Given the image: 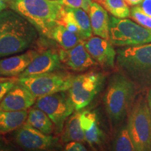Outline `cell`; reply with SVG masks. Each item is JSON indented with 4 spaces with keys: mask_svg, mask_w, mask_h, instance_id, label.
<instances>
[{
    "mask_svg": "<svg viewBox=\"0 0 151 151\" xmlns=\"http://www.w3.org/2000/svg\"><path fill=\"white\" fill-rule=\"evenodd\" d=\"M113 150L116 151L136 150L127 126H124L118 131L113 142Z\"/></svg>",
    "mask_w": 151,
    "mask_h": 151,
    "instance_id": "603a6c76",
    "label": "cell"
},
{
    "mask_svg": "<svg viewBox=\"0 0 151 151\" xmlns=\"http://www.w3.org/2000/svg\"><path fill=\"white\" fill-rule=\"evenodd\" d=\"M18 77L0 76V103L9 90L18 83Z\"/></svg>",
    "mask_w": 151,
    "mask_h": 151,
    "instance_id": "4316f807",
    "label": "cell"
},
{
    "mask_svg": "<svg viewBox=\"0 0 151 151\" xmlns=\"http://www.w3.org/2000/svg\"><path fill=\"white\" fill-rule=\"evenodd\" d=\"M135 150H151V115L147 98L137 99L129 113L127 125Z\"/></svg>",
    "mask_w": 151,
    "mask_h": 151,
    "instance_id": "8992f818",
    "label": "cell"
},
{
    "mask_svg": "<svg viewBox=\"0 0 151 151\" xmlns=\"http://www.w3.org/2000/svg\"><path fill=\"white\" fill-rule=\"evenodd\" d=\"M97 121H98L97 114L93 111L88 110L81 111L80 122L83 132L90 129Z\"/></svg>",
    "mask_w": 151,
    "mask_h": 151,
    "instance_id": "484cf974",
    "label": "cell"
},
{
    "mask_svg": "<svg viewBox=\"0 0 151 151\" xmlns=\"http://www.w3.org/2000/svg\"><path fill=\"white\" fill-rule=\"evenodd\" d=\"M85 141L90 145H99L104 139V133L99 127L98 121L94 123L90 129L84 131Z\"/></svg>",
    "mask_w": 151,
    "mask_h": 151,
    "instance_id": "cb8c5ba5",
    "label": "cell"
},
{
    "mask_svg": "<svg viewBox=\"0 0 151 151\" xmlns=\"http://www.w3.org/2000/svg\"><path fill=\"white\" fill-rule=\"evenodd\" d=\"M15 141L19 146L27 150H48L58 144V139L46 134L26 122L16 129Z\"/></svg>",
    "mask_w": 151,
    "mask_h": 151,
    "instance_id": "30bf717a",
    "label": "cell"
},
{
    "mask_svg": "<svg viewBox=\"0 0 151 151\" xmlns=\"http://www.w3.org/2000/svg\"><path fill=\"white\" fill-rule=\"evenodd\" d=\"M1 140V136H0V141Z\"/></svg>",
    "mask_w": 151,
    "mask_h": 151,
    "instance_id": "e575fe53",
    "label": "cell"
},
{
    "mask_svg": "<svg viewBox=\"0 0 151 151\" xmlns=\"http://www.w3.org/2000/svg\"><path fill=\"white\" fill-rule=\"evenodd\" d=\"M2 1H6H6H7V0H2Z\"/></svg>",
    "mask_w": 151,
    "mask_h": 151,
    "instance_id": "836d02e7",
    "label": "cell"
},
{
    "mask_svg": "<svg viewBox=\"0 0 151 151\" xmlns=\"http://www.w3.org/2000/svg\"><path fill=\"white\" fill-rule=\"evenodd\" d=\"M113 16L118 18L130 17L129 6L124 0H97Z\"/></svg>",
    "mask_w": 151,
    "mask_h": 151,
    "instance_id": "7402d4cb",
    "label": "cell"
},
{
    "mask_svg": "<svg viewBox=\"0 0 151 151\" xmlns=\"http://www.w3.org/2000/svg\"><path fill=\"white\" fill-rule=\"evenodd\" d=\"M62 67L59 52L54 49H48L39 53L18 78L59 70Z\"/></svg>",
    "mask_w": 151,
    "mask_h": 151,
    "instance_id": "5bb4252c",
    "label": "cell"
},
{
    "mask_svg": "<svg viewBox=\"0 0 151 151\" xmlns=\"http://www.w3.org/2000/svg\"><path fill=\"white\" fill-rule=\"evenodd\" d=\"M6 3L48 38L65 8L61 0H7Z\"/></svg>",
    "mask_w": 151,
    "mask_h": 151,
    "instance_id": "7a4b0ae2",
    "label": "cell"
},
{
    "mask_svg": "<svg viewBox=\"0 0 151 151\" xmlns=\"http://www.w3.org/2000/svg\"><path fill=\"white\" fill-rule=\"evenodd\" d=\"M81 111H76L67 119L64 124L61 136L62 141L68 143L70 141H85V134L81 125Z\"/></svg>",
    "mask_w": 151,
    "mask_h": 151,
    "instance_id": "e0dca14e",
    "label": "cell"
},
{
    "mask_svg": "<svg viewBox=\"0 0 151 151\" xmlns=\"http://www.w3.org/2000/svg\"><path fill=\"white\" fill-rule=\"evenodd\" d=\"M48 38L55 41L62 49L69 50L78 45L83 39L78 35L69 31L61 24H56Z\"/></svg>",
    "mask_w": 151,
    "mask_h": 151,
    "instance_id": "d6986e66",
    "label": "cell"
},
{
    "mask_svg": "<svg viewBox=\"0 0 151 151\" xmlns=\"http://www.w3.org/2000/svg\"><path fill=\"white\" fill-rule=\"evenodd\" d=\"M126 1V3L128 5L132 6H134L139 5V4H141L143 1V0H124Z\"/></svg>",
    "mask_w": 151,
    "mask_h": 151,
    "instance_id": "4dcf8cb0",
    "label": "cell"
},
{
    "mask_svg": "<svg viewBox=\"0 0 151 151\" xmlns=\"http://www.w3.org/2000/svg\"><path fill=\"white\" fill-rule=\"evenodd\" d=\"M28 111H0V134L15 131L26 122Z\"/></svg>",
    "mask_w": 151,
    "mask_h": 151,
    "instance_id": "ac0fdd59",
    "label": "cell"
},
{
    "mask_svg": "<svg viewBox=\"0 0 151 151\" xmlns=\"http://www.w3.org/2000/svg\"><path fill=\"white\" fill-rule=\"evenodd\" d=\"M92 34L109 40L110 17L107 11L98 2H92L89 11Z\"/></svg>",
    "mask_w": 151,
    "mask_h": 151,
    "instance_id": "2e32d148",
    "label": "cell"
},
{
    "mask_svg": "<svg viewBox=\"0 0 151 151\" xmlns=\"http://www.w3.org/2000/svg\"><path fill=\"white\" fill-rule=\"evenodd\" d=\"M26 123L46 134L50 135L55 129V125L50 118L41 109L34 107L28 111Z\"/></svg>",
    "mask_w": 151,
    "mask_h": 151,
    "instance_id": "ffe728a7",
    "label": "cell"
},
{
    "mask_svg": "<svg viewBox=\"0 0 151 151\" xmlns=\"http://www.w3.org/2000/svg\"><path fill=\"white\" fill-rule=\"evenodd\" d=\"M103 75L89 71L73 76L68 94L75 111H81L91 103L101 89Z\"/></svg>",
    "mask_w": 151,
    "mask_h": 151,
    "instance_id": "ba28073f",
    "label": "cell"
},
{
    "mask_svg": "<svg viewBox=\"0 0 151 151\" xmlns=\"http://www.w3.org/2000/svg\"><path fill=\"white\" fill-rule=\"evenodd\" d=\"M137 6L145 14L151 16V0H143Z\"/></svg>",
    "mask_w": 151,
    "mask_h": 151,
    "instance_id": "f546056e",
    "label": "cell"
},
{
    "mask_svg": "<svg viewBox=\"0 0 151 151\" xmlns=\"http://www.w3.org/2000/svg\"><path fill=\"white\" fill-rule=\"evenodd\" d=\"M136 92L134 83L122 73H116L109 79L103 100L108 116L114 124L127 116Z\"/></svg>",
    "mask_w": 151,
    "mask_h": 151,
    "instance_id": "3957f363",
    "label": "cell"
},
{
    "mask_svg": "<svg viewBox=\"0 0 151 151\" xmlns=\"http://www.w3.org/2000/svg\"><path fill=\"white\" fill-rule=\"evenodd\" d=\"M73 76L59 70L18 78V82L25 87L37 98L58 92L68 91Z\"/></svg>",
    "mask_w": 151,
    "mask_h": 151,
    "instance_id": "5b68a950",
    "label": "cell"
},
{
    "mask_svg": "<svg viewBox=\"0 0 151 151\" xmlns=\"http://www.w3.org/2000/svg\"><path fill=\"white\" fill-rule=\"evenodd\" d=\"M64 6L69 8H81L83 6L84 0H61Z\"/></svg>",
    "mask_w": 151,
    "mask_h": 151,
    "instance_id": "f1b7e54d",
    "label": "cell"
},
{
    "mask_svg": "<svg viewBox=\"0 0 151 151\" xmlns=\"http://www.w3.org/2000/svg\"><path fill=\"white\" fill-rule=\"evenodd\" d=\"M35 107L48 115L58 133H61L65 121L75 111L69 94L65 91L37 98Z\"/></svg>",
    "mask_w": 151,
    "mask_h": 151,
    "instance_id": "9c48e42d",
    "label": "cell"
},
{
    "mask_svg": "<svg viewBox=\"0 0 151 151\" xmlns=\"http://www.w3.org/2000/svg\"><path fill=\"white\" fill-rule=\"evenodd\" d=\"M39 52L27 50L20 54L0 59V76L18 77Z\"/></svg>",
    "mask_w": 151,
    "mask_h": 151,
    "instance_id": "9a60e30c",
    "label": "cell"
},
{
    "mask_svg": "<svg viewBox=\"0 0 151 151\" xmlns=\"http://www.w3.org/2000/svg\"><path fill=\"white\" fill-rule=\"evenodd\" d=\"M38 37L37 29L15 11L0 13V58L25 51Z\"/></svg>",
    "mask_w": 151,
    "mask_h": 151,
    "instance_id": "6da1fadb",
    "label": "cell"
},
{
    "mask_svg": "<svg viewBox=\"0 0 151 151\" xmlns=\"http://www.w3.org/2000/svg\"><path fill=\"white\" fill-rule=\"evenodd\" d=\"M118 67L133 81L151 85V43L126 46L116 50Z\"/></svg>",
    "mask_w": 151,
    "mask_h": 151,
    "instance_id": "277c9868",
    "label": "cell"
},
{
    "mask_svg": "<svg viewBox=\"0 0 151 151\" xmlns=\"http://www.w3.org/2000/svg\"><path fill=\"white\" fill-rule=\"evenodd\" d=\"M68 8L72 13L73 18L76 22L81 39L83 40H87L92 37L91 24L88 13L81 8H69V7Z\"/></svg>",
    "mask_w": 151,
    "mask_h": 151,
    "instance_id": "44dd1931",
    "label": "cell"
},
{
    "mask_svg": "<svg viewBox=\"0 0 151 151\" xmlns=\"http://www.w3.org/2000/svg\"><path fill=\"white\" fill-rule=\"evenodd\" d=\"M109 40L116 46L126 47L151 43V29L127 18L110 17Z\"/></svg>",
    "mask_w": 151,
    "mask_h": 151,
    "instance_id": "52a82bcc",
    "label": "cell"
},
{
    "mask_svg": "<svg viewBox=\"0 0 151 151\" xmlns=\"http://www.w3.org/2000/svg\"><path fill=\"white\" fill-rule=\"evenodd\" d=\"M9 7L8 4L6 1H2V0H0V13L2 12L4 10L6 9Z\"/></svg>",
    "mask_w": 151,
    "mask_h": 151,
    "instance_id": "d6a6232c",
    "label": "cell"
},
{
    "mask_svg": "<svg viewBox=\"0 0 151 151\" xmlns=\"http://www.w3.org/2000/svg\"><path fill=\"white\" fill-rule=\"evenodd\" d=\"M147 101H148V104L149 106V109H150V112L151 115V86L150 88H149L148 93H147Z\"/></svg>",
    "mask_w": 151,
    "mask_h": 151,
    "instance_id": "1f68e13d",
    "label": "cell"
},
{
    "mask_svg": "<svg viewBox=\"0 0 151 151\" xmlns=\"http://www.w3.org/2000/svg\"><path fill=\"white\" fill-rule=\"evenodd\" d=\"M84 46L93 60L106 69H113L117 52L111 41L97 37H91L83 40Z\"/></svg>",
    "mask_w": 151,
    "mask_h": 151,
    "instance_id": "8fae6325",
    "label": "cell"
},
{
    "mask_svg": "<svg viewBox=\"0 0 151 151\" xmlns=\"http://www.w3.org/2000/svg\"><path fill=\"white\" fill-rule=\"evenodd\" d=\"M37 97L18 82L0 103V111H24L35 104Z\"/></svg>",
    "mask_w": 151,
    "mask_h": 151,
    "instance_id": "7c38bea8",
    "label": "cell"
},
{
    "mask_svg": "<svg viewBox=\"0 0 151 151\" xmlns=\"http://www.w3.org/2000/svg\"><path fill=\"white\" fill-rule=\"evenodd\" d=\"M58 52L62 62L71 70L84 71L97 64L86 50L83 40L72 48L62 49Z\"/></svg>",
    "mask_w": 151,
    "mask_h": 151,
    "instance_id": "4fadbf2b",
    "label": "cell"
},
{
    "mask_svg": "<svg viewBox=\"0 0 151 151\" xmlns=\"http://www.w3.org/2000/svg\"><path fill=\"white\" fill-rule=\"evenodd\" d=\"M65 150L67 151H86L87 149L79 141H70L67 143Z\"/></svg>",
    "mask_w": 151,
    "mask_h": 151,
    "instance_id": "83f0119b",
    "label": "cell"
},
{
    "mask_svg": "<svg viewBox=\"0 0 151 151\" xmlns=\"http://www.w3.org/2000/svg\"><path fill=\"white\" fill-rule=\"evenodd\" d=\"M130 17L143 27L151 29V16L143 12L137 6L132 7L130 11Z\"/></svg>",
    "mask_w": 151,
    "mask_h": 151,
    "instance_id": "d4e9b609",
    "label": "cell"
}]
</instances>
